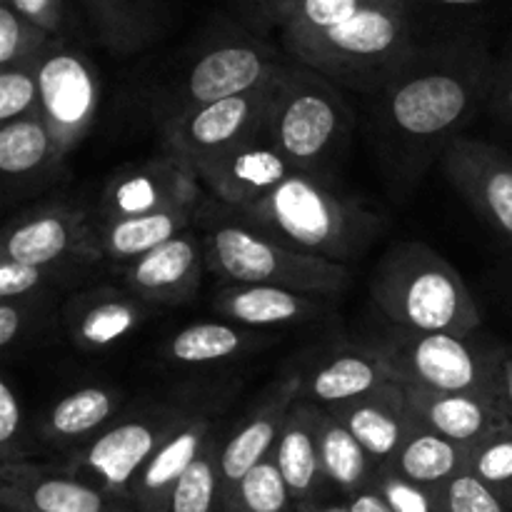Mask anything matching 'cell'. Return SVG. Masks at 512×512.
<instances>
[{
	"label": "cell",
	"instance_id": "60d3db41",
	"mask_svg": "<svg viewBox=\"0 0 512 512\" xmlns=\"http://www.w3.org/2000/svg\"><path fill=\"white\" fill-rule=\"evenodd\" d=\"M40 113V85L35 65L0 68V125Z\"/></svg>",
	"mask_w": 512,
	"mask_h": 512
},
{
	"label": "cell",
	"instance_id": "f6af8a7d",
	"mask_svg": "<svg viewBox=\"0 0 512 512\" xmlns=\"http://www.w3.org/2000/svg\"><path fill=\"white\" fill-rule=\"evenodd\" d=\"M300 3L303 0H238L245 23L260 33H268L273 28L283 30Z\"/></svg>",
	"mask_w": 512,
	"mask_h": 512
},
{
	"label": "cell",
	"instance_id": "44dd1931",
	"mask_svg": "<svg viewBox=\"0 0 512 512\" xmlns=\"http://www.w3.org/2000/svg\"><path fill=\"white\" fill-rule=\"evenodd\" d=\"M130 398L118 385H83L55 398L33 418L40 445L70 455L113 425L128 410Z\"/></svg>",
	"mask_w": 512,
	"mask_h": 512
},
{
	"label": "cell",
	"instance_id": "8d00e7d4",
	"mask_svg": "<svg viewBox=\"0 0 512 512\" xmlns=\"http://www.w3.org/2000/svg\"><path fill=\"white\" fill-rule=\"evenodd\" d=\"M55 303L45 298L0 300V350L10 358L45 338L55 320Z\"/></svg>",
	"mask_w": 512,
	"mask_h": 512
},
{
	"label": "cell",
	"instance_id": "e0dca14e",
	"mask_svg": "<svg viewBox=\"0 0 512 512\" xmlns=\"http://www.w3.org/2000/svg\"><path fill=\"white\" fill-rule=\"evenodd\" d=\"M295 370L303 380V398L323 410L363 398L393 380L378 345L350 340L303 355Z\"/></svg>",
	"mask_w": 512,
	"mask_h": 512
},
{
	"label": "cell",
	"instance_id": "484cf974",
	"mask_svg": "<svg viewBox=\"0 0 512 512\" xmlns=\"http://www.w3.org/2000/svg\"><path fill=\"white\" fill-rule=\"evenodd\" d=\"M340 420L378 465H388L398 455L408 435L413 433L415 418L410 413L405 388L398 380L380 385L373 393L328 410Z\"/></svg>",
	"mask_w": 512,
	"mask_h": 512
},
{
	"label": "cell",
	"instance_id": "603a6c76",
	"mask_svg": "<svg viewBox=\"0 0 512 512\" xmlns=\"http://www.w3.org/2000/svg\"><path fill=\"white\" fill-rule=\"evenodd\" d=\"M400 385L405 388V398H408L415 423L453 440V443L465 445V448L478 445L480 440H485L510 420L503 403L493 395L440 393V390Z\"/></svg>",
	"mask_w": 512,
	"mask_h": 512
},
{
	"label": "cell",
	"instance_id": "d6986e66",
	"mask_svg": "<svg viewBox=\"0 0 512 512\" xmlns=\"http://www.w3.org/2000/svg\"><path fill=\"white\" fill-rule=\"evenodd\" d=\"M158 308L115 285L78 290L60 308V323L70 343L88 353H103L143 328Z\"/></svg>",
	"mask_w": 512,
	"mask_h": 512
},
{
	"label": "cell",
	"instance_id": "c3c4849f",
	"mask_svg": "<svg viewBox=\"0 0 512 512\" xmlns=\"http://www.w3.org/2000/svg\"><path fill=\"white\" fill-rule=\"evenodd\" d=\"M343 505L348 512H395L383 498H380L378 490L373 488H365L360 490V493L350 495V498L343 500Z\"/></svg>",
	"mask_w": 512,
	"mask_h": 512
},
{
	"label": "cell",
	"instance_id": "ffe728a7",
	"mask_svg": "<svg viewBox=\"0 0 512 512\" xmlns=\"http://www.w3.org/2000/svg\"><path fill=\"white\" fill-rule=\"evenodd\" d=\"M295 170L278 148L265 138L248 140L195 168L200 183L218 203L238 210L273 193Z\"/></svg>",
	"mask_w": 512,
	"mask_h": 512
},
{
	"label": "cell",
	"instance_id": "4316f807",
	"mask_svg": "<svg viewBox=\"0 0 512 512\" xmlns=\"http://www.w3.org/2000/svg\"><path fill=\"white\" fill-rule=\"evenodd\" d=\"M198 213L200 208H173L118 220H100L90 215V228H93L95 248H98L103 263L120 273L133 260L188 233L193 220H198Z\"/></svg>",
	"mask_w": 512,
	"mask_h": 512
},
{
	"label": "cell",
	"instance_id": "ba28073f",
	"mask_svg": "<svg viewBox=\"0 0 512 512\" xmlns=\"http://www.w3.org/2000/svg\"><path fill=\"white\" fill-rule=\"evenodd\" d=\"M288 58L260 40L253 30L228 18H215L183 68L160 90L163 120L198 105L253 93L278 78Z\"/></svg>",
	"mask_w": 512,
	"mask_h": 512
},
{
	"label": "cell",
	"instance_id": "3957f363",
	"mask_svg": "<svg viewBox=\"0 0 512 512\" xmlns=\"http://www.w3.org/2000/svg\"><path fill=\"white\" fill-rule=\"evenodd\" d=\"M233 213L285 248L340 265L358 260L383 230L378 213L308 173H293L273 193Z\"/></svg>",
	"mask_w": 512,
	"mask_h": 512
},
{
	"label": "cell",
	"instance_id": "ac0fdd59",
	"mask_svg": "<svg viewBox=\"0 0 512 512\" xmlns=\"http://www.w3.org/2000/svg\"><path fill=\"white\" fill-rule=\"evenodd\" d=\"M205 270H208V255H205L203 235L188 230L145 253L143 258L133 260L128 268L120 270L118 278L135 298L160 310L193 303L203 285Z\"/></svg>",
	"mask_w": 512,
	"mask_h": 512
},
{
	"label": "cell",
	"instance_id": "d590c367",
	"mask_svg": "<svg viewBox=\"0 0 512 512\" xmlns=\"http://www.w3.org/2000/svg\"><path fill=\"white\" fill-rule=\"evenodd\" d=\"M40 440L35 435L33 418L25 413L23 398L10 380V375L0 378V465L35 463L40 453Z\"/></svg>",
	"mask_w": 512,
	"mask_h": 512
},
{
	"label": "cell",
	"instance_id": "f907efd6",
	"mask_svg": "<svg viewBox=\"0 0 512 512\" xmlns=\"http://www.w3.org/2000/svg\"><path fill=\"white\" fill-rule=\"evenodd\" d=\"M310 512H348L345 505H338V508H318V510H310Z\"/></svg>",
	"mask_w": 512,
	"mask_h": 512
},
{
	"label": "cell",
	"instance_id": "f35d334b",
	"mask_svg": "<svg viewBox=\"0 0 512 512\" xmlns=\"http://www.w3.org/2000/svg\"><path fill=\"white\" fill-rule=\"evenodd\" d=\"M78 280L80 273L75 270L35 268V265L0 258V300H58Z\"/></svg>",
	"mask_w": 512,
	"mask_h": 512
},
{
	"label": "cell",
	"instance_id": "ab89813d",
	"mask_svg": "<svg viewBox=\"0 0 512 512\" xmlns=\"http://www.w3.org/2000/svg\"><path fill=\"white\" fill-rule=\"evenodd\" d=\"M55 40L60 38H53L43 28L30 23L13 5L0 3V68L35 65Z\"/></svg>",
	"mask_w": 512,
	"mask_h": 512
},
{
	"label": "cell",
	"instance_id": "681fc988",
	"mask_svg": "<svg viewBox=\"0 0 512 512\" xmlns=\"http://www.w3.org/2000/svg\"><path fill=\"white\" fill-rule=\"evenodd\" d=\"M368 3H375V5H388V8H400V10H408L410 0H368Z\"/></svg>",
	"mask_w": 512,
	"mask_h": 512
},
{
	"label": "cell",
	"instance_id": "4fadbf2b",
	"mask_svg": "<svg viewBox=\"0 0 512 512\" xmlns=\"http://www.w3.org/2000/svg\"><path fill=\"white\" fill-rule=\"evenodd\" d=\"M200 180L173 153L115 170L90 215L100 220L138 218L173 208H200Z\"/></svg>",
	"mask_w": 512,
	"mask_h": 512
},
{
	"label": "cell",
	"instance_id": "7dc6e473",
	"mask_svg": "<svg viewBox=\"0 0 512 512\" xmlns=\"http://www.w3.org/2000/svg\"><path fill=\"white\" fill-rule=\"evenodd\" d=\"M493 370H495V393L503 403L505 413L512 420V348L493 340Z\"/></svg>",
	"mask_w": 512,
	"mask_h": 512
},
{
	"label": "cell",
	"instance_id": "b9f144b4",
	"mask_svg": "<svg viewBox=\"0 0 512 512\" xmlns=\"http://www.w3.org/2000/svg\"><path fill=\"white\" fill-rule=\"evenodd\" d=\"M373 490H378L380 498L390 505L395 512H443L445 503L443 495L430 493V490L418 488L410 480L400 478L388 465H378L375 470Z\"/></svg>",
	"mask_w": 512,
	"mask_h": 512
},
{
	"label": "cell",
	"instance_id": "7c38bea8",
	"mask_svg": "<svg viewBox=\"0 0 512 512\" xmlns=\"http://www.w3.org/2000/svg\"><path fill=\"white\" fill-rule=\"evenodd\" d=\"M0 258L35 268L83 273L100 265L90 213L73 203H43L20 213L0 238Z\"/></svg>",
	"mask_w": 512,
	"mask_h": 512
},
{
	"label": "cell",
	"instance_id": "9c48e42d",
	"mask_svg": "<svg viewBox=\"0 0 512 512\" xmlns=\"http://www.w3.org/2000/svg\"><path fill=\"white\" fill-rule=\"evenodd\" d=\"M393 380L440 393H495L493 340L393 328L375 343Z\"/></svg>",
	"mask_w": 512,
	"mask_h": 512
},
{
	"label": "cell",
	"instance_id": "7402d4cb",
	"mask_svg": "<svg viewBox=\"0 0 512 512\" xmlns=\"http://www.w3.org/2000/svg\"><path fill=\"white\" fill-rule=\"evenodd\" d=\"M333 303L335 298L273 285H223L213 295V310L220 318L265 333L330 318L335 313Z\"/></svg>",
	"mask_w": 512,
	"mask_h": 512
},
{
	"label": "cell",
	"instance_id": "52a82bcc",
	"mask_svg": "<svg viewBox=\"0 0 512 512\" xmlns=\"http://www.w3.org/2000/svg\"><path fill=\"white\" fill-rule=\"evenodd\" d=\"M355 115L340 85L288 58L275 80L268 140L295 173L330 180L353 135Z\"/></svg>",
	"mask_w": 512,
	"mask_h": 512
},
{
	"label": "cell",
	"instance_id": "7a4b0ae2",
	"mask_svg": "<svg viewBox=\"0 0 512 512\" xmlns=\"http://www.w3.org/2000/svg\"><path fill=\"white\" fill-rule=\"evenodd\" d=\"M280 38L290 60L368 98L398 75L420 45L408 10L368 0H303Z\"/></svg>",
	"mask_w": 512,
	"mask_h": 512
},
{
	"label": "cell",
	"instance_id": "ee69618b",
	"mask_svg": "<svg viewBox=\"0 0 512 512\" xmlns=\"http://www.w3.org/2000/svg\"><path fill=\"white\" fill-rule=\"evenodd\" d=\"M18 10L23 18L43 28L53 38L70 40L73 35V10L68 0H0Z\"/></svg>",
	"mask_w": 512,
	"mask_h": 512
},
{
	"label": "cell",
	"instance_id": "d6a6232c",
	"mask_svg": "<svg viewBox=\"0 0 512 512\" xmlns=\"http://www.w3.org/2000/svg\"><path fill=\"white\" fill-rule=\"evenodd\" d=\"M503 3L505 0H410L408 15L413 25L420 20V25L435 28L433 40L470 38L478 35L473 25L500 10Z\"/></svg>",
	"mask_w": 512,
	"mask_h": 512
},
{
	"label": "cell",
	"instance_id": "cb8c5ba5",
	"mask_svg": "<svg viewBox=\"0 0 512 512\" xmlns=\"http://www.w3.org/2000/svg\"><path fill=\"white\" fill-rule=\"evenodd\" d=\"M320 418L323 408L300 395L290 408L273 460L283 475L288 493L300 512L323 508L325 473L320 460Z\"/></svg>",
	"mask_w": 512,
	"mask_h": 512
},
{
	"label": "cell",
	"instance_id": "8fae6325",
	"mask_svg": "<svg viewBox=\"0 0 512 512\" xmlns=\"http://www.w3.org/2000/svg\"><path fill=\"white\" fill-rule=\"evenodd\" d=\"M275 80L253 93L215 100V103L198 105V108L165 118L160 128H163L168 153L185 160L195 170L200 163L235 145L265 138Z\"/></svg>",
	"mask_w": 512,
	"mask_h": 512
},
{
	"label": "cell",
	"instance_id": "d4e9b609",
	"mask_svg": "<svg viewBox=\"0 0 512 512\" xmlns=\"http://www.w3.org/2000/svg\"><path fill=\"white\" fill-rule=\"evenodd\" d=\"M225 405L205 410L198 418L190 420L170 443L155 453V458L140 470L128 488L130 512H170L173 493L190 465L198 460L208 440L213 438L215 423Z\"/></svg>",
	"mask_w": 512,
	"mask_h": 512
},
{
	"label": "cell",
	"instance_id": "8992f818",
	"mask_svg": "<svg viewBox=\"0 0 512 512\" xmlns=\"http://www.w3.org/2000/svg\"><path fill=\"white\" fill-rule=\"evenodd\" d=\"M208 270L225 285H273L338 300L350 288L348 265L275 243L245 225L223 203L200 205Z\"/></svg>",
	"mask_w": 512,
	"mask_h": 512
},
{
	"label": "cell",
	"instance_id": "e575fe53",
	"mask_svg": "<svg viewBox=\"0 0 512 512\" xmlns=\"http://www.w3.org/2000/svg\"><path fill=\"white\" fill-rule=\"evenodd\" d=\"M220 512H300L293 503L275 460L250 470L223 500Z\"/></svg>",
	"mask_w": 512,
	"mask_h": 512
},
{
	"label": "cell",
	"instance_id": "1f68e13d",
	"mask_svg": "<svg viewBox=\"0 0 512 512\" xmlns=\"http://www.w3.org/2000/svg\"><path fill=\"white\" fill-rule=\"evenodd\" d=\"M60 163L43 113L0 125V173L8 180L33 178Z\"/></svg>",
	"mask_w": 512,
	"mask_h": 512
},
{
	"label": "cell",
	"instance_id": "f546056e",
	"mask_svg": "<svg viewBox=\"0 0 512 512\" xmlns=\"http://www.w3.org/2000/svg\"><path fill=\"white\" fill-rule=\"evenodd\" d=\"M468 455L470 448L415 423L413 433L408 435L398 455L390 460L388 468H393L400 478L410 480L418 488L443 495V490L463 470H468Z\"/></svg>",
	"mask_w": 512,
	"mask_h": 512
},
{
	"label": "cell",
	"instance_id": "f5cc1de1",
	"mask_svg": "<svg viewBox=\"0 0 512 512\" xmlns=\"http://www.w3.org/2000/svg\"><path fill=\"white\" fill-rule=\"evenodd\" d=\"M0 512H20V510H10V508H0Z\"/></svg>",
	"mask_w": 512,
	"mask_h": 512
},
{
	"label": "cell",
	"instance_id": "816d5d0a",
	"mask_svg": "<svg viewBox=\"0 0 512 512\" xmlns=\"http://www.w3.org/2000/svg\"><path fill=\"white\" fill-rule=\"evenodd\" d=\"M505 55H512V33H510V43H508V53Z\"/></svg>",
	"mask_w": 512,
	"mask_h": 512
},
{
	"label": "cell",
	"instance_id": "2e32d148",
	"mask_svg": "<svg viewBox=\"0 0 512 512\" xmlns=\"http://www.w3.org/2000/svg\"><path fill=\"white\" fill-rule=\"evenodd\" d=\"M303 395V380L298 370H288L258 395L233 433L220 445V483L223 500L245 475L260 463L273 458V450L283 435L285 420L295 400ZM223 508V505H220Z\"/></svg>",
	"mask_w": 512,
	"mask_h": 512
},
{
	"label": "cell",
	"instance_id": "277c9868",
	"mask_svg": "<svg viewBox=\"0 0 512 512\" xmlns=\"http://www.w3.org/2000/svg\"><path fill=\"white\" fill-rule=\"evenodd\" d=\"M370 295L395 328L475 335L483 325L480 305L463 275L418 240L385 250L370 278Z\"/></svg>",
	"mask_w": 512,
	"mask_h": 512
},
{
	"label": "cell",
	"instance_id": "836d02e7",
	"mask_svg": "<svg viewBox=\"0 0 512 512\" xmlns=\"http://www.w3.org/2000/svg\"><path fill=\"white\" fill-rule=\"evenodd\" d=\"M220 440L218 430L203 453L198 455L183 480L178 483L173 493L170 512H220L223 505V483H220Z\"/></svg>",
	"mask_w": 512,
	"mask_h": 512
},
{
	"label": "cell",
	"instance_id": "83f0119b",
	"mask_svg": "<svg viewBox=\"0 0 512 512\" xmlns=\"http://www.w3.org/2000/svg\"><path fill=\"white\" fill-rule=\"evenodd\" d=\"M275 340L265 330L243 328L230 320H205L175 330L163 345V360L175 368H215L258 353Z\"/></svg>",
	"mask_w": 512,
	"mask_h": 512
},
{
	"label": "cell",
	"instance_id": "4dcf8cb0",
	"mask_svg": "<svg viewBox=\"0 0 512 512\" xmlns=\"http://www.w3.org/2000/svg\"><path fill=\"white\" fill-rule=\"evenodd\" d=\"M320 460H323L325 483L343 495V500L370 488L378 470V463L370 458L368 450L328 410H323L320 418Z\"/></svg>",
	"mask_w": 512,
	"mask_h": 512
},
{
	"label": "cell",
	"instance_id": "bcb514c9",
	"mask_svg": "<svg viewBox=\"0 0 512 512\" xmlns=\"http://www.w3.org/2000/svg\"><path fill=\"white\" fill-rule=\"evenodd\" d=\"M485 110L498 123L512 128V55L498 58V63H495L488 98H485Z\"/></svg>",
	"mask_w": 512,
	"mask_h": 512
},
{
	"label": "cell",
	"instance_id": "f1b7e54d",
	"mask_svg": "<svg viewBox=\"0 0 512 512\" xmlns=\"http://www.w3.org/2000/svg\"><path fill=\"white\" fill-rule=\"evenodd\" d=\"M95 43L108 53L133 55L163 33V0H80Z\"/></svg>",
	"mask_w": 512,
	"mask_h": 512
},
{
	"label": "cell",
	"instance_id": "6da1fadb",
	"mask_svg": "<svg viewBox=\"0 0 512 512\" xmlns=\"http://www.w3.org/2000/svg\"><path fill=\"white\" fill-rule=\"evenodd\" d=\"M495 63L480 35L420 43L370 98V148L395 200L415 193L445 148L485 108Z\"/></svg>",
	"mask_w": 512,
	"mask_h": 512
},
{
	"label": "cell",
	"instance_id": "74e56055",
	"mask_svg": "<svg viewBox=\"0 0 512 512\" xmlns=\"http://www.w3.org/2000/svg\"><path fill=\"white\" fill-rule=\"evenodd\" d=\"M468 470L512 510V420L470 448Z\"/></svg>",
	"mask_w": 512,
	"mask_h": 512
},
{
	"label": "cell",
	"instance_id": "5bb4252c",
	"mask_svg": "<svg viewBox=\"0 0 512 512\" xmlns=\"http://www.w3.org/2000/svg\"><path fill=\"white\" fill-rule=\"evenodd\" d=\"M440 165L473 213L512 243V155L508 150L463 133L445 148Z\"/></svg>",
	"mask_w": 512,
	"mask_h": 512
},
{
	"label": "cell",
	"instance_id": "9a60e30c",
	"mask_svg": "<svg viewBox=\"0 0 512 512\" xmlns=\"http://www.w3.org/2000/svg\"><path fill=\"white\" fill-rule=\"evenodd\" d=\"M0 508L20 512H130L128 503L108 493L68 465H0Z\"/></svg>",
	"mask_w": 512,
	"mask_h": 512
},
{
	"label": "cell",
	"instance_id": "5b68a950",
	"mask_svg": "<svg viewBox=\"0 0 512 512\" xmlns=\"http://www.w3.org/2000/svg\"><path fill=\"white\" fill-rule=\"evenodd\" d=\"M230 398L233 385H200L183 388L165 398L130 403L113 425H108L83 448L73 450L65 465L128 503L130 483L155 458V453L170 443L190 420L215 405L230 403Z\"/></svg>",
	"mask_w": 512,
	"mask_h": 512
},
{
	"label": "cell",
	"instance_id": "7bdbcfd3",
	"mask_svg": "<svg viewBox=\"0 0 512 512\" xmlns=\"http://www.w3.org/2000/svg\"><path fill=\"white\" fill-rule=\"evenodd\" d=\"M443 503L448 512H512L493 490L485 488L470 470H463L443 490Z\"/></svg>",
	"mask_w": 512,
	"mask_h": 512
},
{
	"label": "cell",
	"instance_id": "30bf717a",
	"mask_svg": "<svg viewBox=\"0 0 512 512\" xmlns=\"http://www.w3.org/2000/svg\"><path fill=\"white\" fill-rule=\"evenodd\" d=\"M40 85V113L53 135L55 153L68 158L93 128L100 110V75L85 50L70 40H55L48 53L35 63Z\"/></svg>",
	"mask_w": 512,
	"mask_h": 512
},
{
	"label": "cell",
	"instance_id": "db71d44e",
	"mask_svg": "<svg viewBox=\"0 0 512 512\" xmlns=\"http://www.w3.org/2000/svg\"><path fill=\"white\" fill-rule=\"evenodd\" d=\"M443 512H448V510H443Z\"/></svg>",
	"mask_w": 512,
	"mask_h": 512
}]
</instances>
